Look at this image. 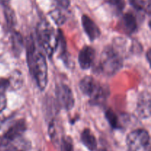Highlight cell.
<instances>
[{
  "instance_id": "cell-24",
  "label": "cell",
  "mask_w": 151,
  "mask_h": 151,
  "mask_svg": "<svg viewBox=\"0 0 151 151\" xmlns=\"http://www.w3.org/2000/svg\"><path fill=\"white\" fill-rule=\"evenodd\" d=\"M7 151H20V150H14V149H13V148H10V149H9V150H7Z\"/></svg>"
},
{
  "instance_id": "cell-6",
  "label": "cell",
  "mask_w": 151,
  "mask_h": 151,
  "mask_svg": "<svg viewBox=\"0 0 151 151\" xmlns=\"http://www.w3.org/2000/svg\"><path fill=\"white\" fill-rule=\"evenodd\" d=\"M26 130L27 125L24 119H19L15 122L3 135L0 136V147H7L17 141Z\"/></svg>"
},
{
  "instance_id": "cell-18",
  "label": "cell",
  "mask_w": 151,
  "mask_h": 151,
  "mask_svg": "<svg viewBox=\"0 0 151 151\" xmlns=\"http://www.w3.org/2000/svg\"><path fill=\"white\" fill-rule=\"evenodd\" d=\"M4 15H5V18L7 19V22L10 24H15L16 17H15L14 12L13 11V10L9 6L4 7Z\"/></svg>"
},
{
  "instance_id": "cell-4",
  "label": "cell",
  "mask_w": 151,
  "mask_h": 151,
  "mask_svg": "<svg viewBox=\"0 0 151 151\" xmlns=\"http://www.w3.org/2000/svg\"><path fill=\"white\" fill-rule=\"evenodd\" d=\"M80 89L83 94L91 99L93 103L104 102L109 94V88L105 87L91 76H86L80 82Z\"/></svg>"
},
{
  "instance_id": "cell-12",
  "label": "cell",
  "mask_w": 151,
  "mask_h": 151,
  "mask_svg": "<svg viewBox=\"0 0 151 151\" xmlns=\"http://www.w3.org/2000/svg\"><path fill=\"white\" fill-rule=\"evenodd\" d=\"M81 141L83 145L89 151H94L97 149V142L91 130L86 128L81 135Z\"/></svg>"
},
{
  "instance_id": "cell-20",
  "label": "cell",
  "mask_w": 151,
  "mask_h": 151,
  "mask_svg": "<svg viewBox=\"0 0 151 151\" xmlns=\"http://www.w3.org/2000/svg\"><path fill=\"white\" fill-rule=\"evenodd\" d=\"M58 5L63 9H67L70 4V0H55Z\"/></svg>"
},
{
  "instance_id": "cell-11",
  "label": "cell",
  "mask_w": 151,
  "mask_h": 151,
  "mask_svg": "<svg viewBox=\"0 0 151 151\" xmlns=\"http://www.w3.org/2000/svg\"><path fill=\"white\" fill-rule=\"evenodd\" d=\"M123 30L128 34H133L137 30V21L136 16L132 13H126L122 19Z\"/></svg>"
},
{
  "instance_id": "cell-7",
  "label": "cell",
  "mask_w": 151,
  "mask_h": 151,
  "mask_svg": "<svg viewBox=\"0 0 151 151\" xmlns=\"http://www.w3.org/2000/svg\"><path fill=\"white\" fill-rule=\"evenodd\" d=\"M58 104L66 111H70L75 106V97L72 89L64 83L58 84L55 88Z\"/></svg>"
},
{
  "instance_id": "cell-22",
  "label": "cell",
  "mask_w": 151,
  "mask_h": 151,
  "mask_svg": "<svg viewBox=\"0 0 151 151\" xmlns=\"http://www.w3.org/2000/svg\"><path fill=\"white\" fill-rule=\"evenodd\" d=\"M9 1H10V0H0V3H1L2 5H4V7H5V6H8Z\"/></svg>"
},
{
  "instance_id": "cell-16",
  "label": "cell",
  "mask_w": 151,
  "mask_h": 151,
  "mask_svg": "<svg viewBox=\"0 0 151 151\" xmlns=\"http://www.w3.org/2000/svg\"><path fill=\"white\" fill-rule=\"evenodd\" d=\"M60 151H74L73 142L69 137L62 138L60 143Z\"/></svg>"
},
{
  "instance_id": "cell-23",
  "label": "cell",
  "mask_w": 151,
  "mask_h": 151,
  "mask_svg": "<svg viewBox=\"0 0 151 151\" xmlns=\"http://www.w3.org/2000/svg\"><path fill=\"white\" fill-rule=\"evenodd\" d=\"M147 60H148L149 61V60H150V50H148V51H147Z\"/></svg>"
},
{
  "instance_id": "cell-13",
  "label": "cell",
  "mask_w": 151,
  "mask_h": 151,
  "mask_svg": "<svg viewBox=\"0 0 151 151\" xmlns=\"http://www.w3.org/2000/svg\"><path fill=\"white\" fill-rule=\"evenodd\" d=\"M106 118L107 121L109 122V125H111L112 128L114 129H120L122 128L119 122V118H118L117 115L116 114L114 111L111 109H109L106 111Z\"/></svg>"
},
{
  "instance_id": "cell-2",
  "label": "cell",
  "mask_w": 151,
  "mask_h": 151,
  "mask_svg": "<svg viewBox=\"0 0 151 151\" xmlns=\"http://www.w3.org/2000/svg\"><path fill=\"white\" fill-rule=\"evenodd\" d=\"M38 43L50 58L57 51L58 35L47 21H41L36 28Z\"/></svg>"
},
{
  "instance_id": "cell-17",
  "label": "cell",
  "mask_w": 151,
  "mask_h": 151,
  "mask_svg": "<svg viewBox=\"0 0 151 151\" xmlns=\"http://www.w3.org/2000/svg\"><path fill=\"white\" fill-rule=\"evenodd\" d=\"M108 2L117 13H121L125 8V0H108Z\"/></svg>"
},
{
  "instance_id": "cell-10",
  "label": "cell",
  "mask_w": 151,
  "mask_h": 151,
  "mask_svg": "<svg viewBox=\"0 0 151 151\" xmlns=\"http://www.w3.org/2000/svg\"><path fill=\"white\" fill-rule=\"evenodd\" d=\"M137 111L142 119H148L150 116V94L149 92H143L139 97Z\"/></svg>"
},
{
  "instance_id": "cell-21",
  "label": "cell",
  "mask_w": 151,
  "mask_h": 151,
  "mask_svg": "<svg viewBox=\"0 0 151 151\" xmlns=\"http://www.w3.org/2000/svg\"><path fill=\"white\" fill-rule=\"evenodd\" d=\"M4 122H5V119H4V116H0V130H1V127L3 126V125H4Z\"/></svg>"
},
{
  "instance_id": "cell-5",
  "label": "cell",
  "mask_w": 151,
  "mask_h": 151,
  "mask_svg": "<svg viewBox=\"0 0 151 151\" xmlns=\"http://www.w3.org/2000/svg\"><path fill=\"white\" fill-rule=\"evenodd\" d=\"M126 143L130 151H150V134L142 128L134 130L127 136Z\"/></svg>"
},
{
  "instance_id": "cell-15",
  "label": "cell",
  "mask_w": 151,
  "mask_h": 151,
  "mask_svg": "<svg viewBox=\"0 0 151 151\" xmlns=\"http://www.w3.org/2000/svg\"><path fill=\"white\" fill-rule=\"evenodd\" d=\"M50 16L52 20L57 24L58 25H61L65 23L66 21V16L63 13V8H56L55 10H52L50 13Z\"/></svg>"
},
{
  "instance_id": "cell-3",
  "label": "cell",
  "mask_w": 151,
  "mask_h": 151,
  "mask_svg": "<svg viewBox=\"0 0 151 151\" xmlns=\"http://www.w3.org/2000/svg\"><path fill=\"white\" fill-rule=\"evenodd\" d=\"M123 65V58L114 46H107L100 56L99 70L104 75L112 76L119 72Z\"/></svg>"
},
{
  "instance_id": "cell-14",
  "label": "cell",
  "mask_w": 151,
  "mask_h": 151,
  "mask_svg": "<svg viewBox=\"0 0 151 151\" xmlns=\"http://www.w3.org/2000/svg\"><path fill=\"white\" fill-rule=\"evenodd\" d=\"M129 3L137 11L150 12V0H129Z\"/></svg>"
},
{
  "instance_id": "cell-19",
  "label": "cell",
  "mask_w": 151,
  "mask_h": 151,
  "mask_svg": "<svg viewBox=\"0 0 151 151\" xmlns=\"http://www.w3.org/2000/svg\"><path fill=\"white\" fill-rule=\"evenodd\" d=\"M7 106V98L4 93L0 92V113Z\"/></svg>"
},
{
  "instance_id": "cell-25",
  "label": "cell",
  "mask_w": 151,
  "mask_h": 151,
  "mask_svg": "<svg viewBox=\"0 0 151 151\" xmlns=\"http://www.w3.org/2000/svg\"><path fill=\"white\" fill-rule=\"evenodd\" d=\"M98 151H107V150L105 148H101V149H100V150H98Z\"/></svg>"
},
{
  "instance_id": "cell-1",
  "label": "cell",
  "mask_w": 151,
  "mask_h": 151,
  "mask_svg": "<svg viewBox=\"0 0 151 151\" xmlns=\"http://www.w3.org/2000/svg\"><path fill=\"white\" fill-rule=\"evenodd\" d=\"M27 61L29 70L38 88L44 91L48 83V67L45 54L37 49L32 38L28 40Z\"/></svg>"
},
{
  "instance_id": "cell-8",
  "label": "cell",
  "mask_w": 151,
  "mask_h": 151,
  "mask_svg": "<svg viewBox=\"0 0 151 151\" xmlns=\"http://www.w3.org/2000/svg\"><path fill=\"white\" fill-rule=\"evenodd\" d=\"M95 58V50L89 46H85L81 49L78 55L80 66L83 70H87L92 66Z\"/></svg>"
},
{
  "instance_id": "cell-9",
  "label": "cell",
  "mask_w": 151,
  "mask_h": 151,
  "mask_svg": "<svg viewBox=\"0 0 151 151\" xmlns=\"http://www.w3.org/2000/svg\"><path fill=\"white\" fill-rule=\"evenodd\" d=\"M81 22H82L84 31L90 41H94V40L100 37L101 34L100 28L91 18L88 17L87 15H83L81 18Z\"/></svg>"
}]
</instances>
